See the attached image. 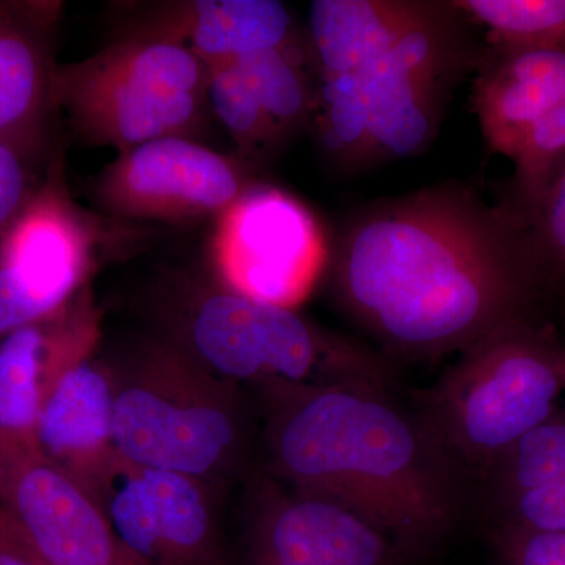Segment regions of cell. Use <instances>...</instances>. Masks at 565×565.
Wrapping results in <instances>:
<instances>
[{"label":"cell","instance_id":"cell-1","mask_svg":"<svg viewBox=\"0 0 565 565\" xmlns=\"http://www.w3.org/2000/svg\"><path fill=\"white\" fill-rule=\"evenodd\" d=\"M330 270L341 310L386 359L460 353L530 321L542 289L522 217L452 182L353 215Z\"/></svg>","mask_w":565,"mask_h":565},{"label":"cell","instance_id":"cell-2","mask_svg":"<svg viewBox=\"0 0 565 565\" xmlns=\"http://www.w3.org/2000/svg\"><path fill=\"white\" fill-rule=\"evenodd\" d=\"M270 475L343 505L399 550L437 544L463 511L465 475L393 390L345 384L263 394Z\"/></svg>","mask_w":565,"mask_h":565},{"label":"cell","instance_id":"cell-3","mask_svg":"<svg viewBox=\"0 0 565 565\" xmlns=\"http://www.w3.org/2000/svg\"><path fill=\"white\" fill-rule=\"evenodd\" d=\"M163 340L207 373L263 394L363 382L394 390L384 353L330 332L294 308L259 302L214 277L173 275L158 294Z\"/></svg>","mask_w":565,"mask_h":565},{"label":"cell","instance_id":"cell-4","mask_svg":"<svg viewBox=\"0 0 565 565\" xmlns=\"http://www.w3.org/2000/svg\"><path fill=\"white\" fill-rule=\"evenodd\" d=\"M110 370L118 457L207 486L237 473L250 440L241 386L207 373L163 338Z\"/></svg>","mask_w":565,"mask_h":565},{"label":"cell","instance_id":"cell-5","mask_svg":"<svg viewBox=\"0 0 565 565\" xmlns=\"http://www.w3.org/2000/svg\"><path fill=\"white\" fill-rule=\"evenodd\" d=\"M565 392V351L531 321L457 353L418 397V412L467 478L482 476L545 422Z\"/></svg>","mask_w":565,"mask_h":565},{"label":"cell","instance_id":"cell-6","mask_svg":"<svg viewBox=\"0 0 565 565\" xmlns=\"http://www.w3.org/2000/svg\"><path fill=\"white\" fill-rule=\"evenodd\" d=\"M210 66L167 41L118 39L55 66L52 106L90 143L125 152L166 137L195 140L210 125Z\"/></svg>","mask_w":565,"mask_h":565},{"label":"cell","instance_id":"cell-7","mask_svg":"<svg viewBox=\"0 0 565 565\" xmlns=\"http://www.w3.org/2000/svg\"><path fill=\"white\" fill-rule=\"evenodd\" d=\"M463 14L435 2L384 54L352 71L367 115L364 166L419 154L440 128L446 96L470 61Z\"/></svg>","mask_w":565,"mask_h":565},{"label":"cell","instance_id":"cell-8","mask_svg":"<svg viewBox=\"0 0 565 565\" xmlns=\"http://www.w3.org/2000/svg\"><path fill=\"white\" fill-rule=\"evenodd\" d=\"M102 228L71 199L58 169L0 233V338L57 313L85 289Z\"/></svg>","mask_w":565,"mask_h":565},{"label":"cell","instance_id":"cell-9","mask_svg":"<svg viewBox=\"0 0 565 565\" xmlns=\"http://www.w3.org/2000/svg\"><path fill=\"white\" fill-rule=\"evenodd\" d=\"M212 277L259 302L294 308L313 288L326 243L310 211L288 193L255 182L215 222Z\"/></svg>","mask_w":565,"mask_h":565},{"label":"cell","instance_id":"cell-10","mask_svg":"<svg viewBox=\"0 0 565 565\" xmlns=\"http://www.w3.org/2000/svg\"><path fill=\"white\" fill-rule=\"evenodd\" d=\"M0 508L47 565H145L95 500L41 455L35 441L0 435Z\"/></svg>","mask_w":565,"mask_h":565},{"label":"cell","instance_id":"cell-11","mask_svg":"<svg viewBox=\"0 0 565 565\" xmlns=\"http://www.w3.org/2000/svg\"><path fill=\"white\" fill-rule=\"evenodd\" d=\"M255 181L250 166L185 137L141 143L106 167L96 182L99 204L131 221L215 218Z\"/></svg>","mask_w":565,"mask_h":565},{"label":"cell","instance_id":"cell-12","mask_svg":"<svg viewBox=\"0 0 565 565\" xmlns=\"http://www.w3.org/2000/svg\"><path fill=\"white\" fill-rule=\"evenodd\" d=\"M90 497L145 565H225L210 486L115 456Z\"/></svg>","mask_w":565,"mask_h":565},{"label":"cell","instance_id":"cell-13","mask_svg":"<svg viewBox=\"0 0 565 565\" xmlns=\"http://www.w3.org/2000/svg\"><path fill=\"white\" fill-rule=\"evenodd\" d=\"M253 504L256 565H393L401 550L343 505L259 481Z\"/></svg>","mask_w":565,"mask_h":565},{"label":"cell","instance_id":"cell-14","mask_svg":"<svg viewBox=\"0 0 565 565\" xmlns=\"http://www.w3.org/2000/svg\"><path fill=\"white\" fill-rule=\"evenodd\" d=\"M118 39L167 41L207 66L299 40L291 10L277 0L125 2Z\"/></svg>","mask_w":565,"mask_h":565},{"label":"cell","instance_id":"cell-15","mask_svg":"<svg viewBox=\"0 0 565 565\" xmlns=\"http://www.w3.org/2000/svg\"><path fill=\"white\" fill-rule=\"evenodd\" d=\"M87 289L57 313L0 338V435L35 441L47 393L63 373L95 353L102 329Z\"/></svg>","mask_w":565,"mask_h":565},{"label":"cell","instance_id":"cell-16","mask_svg":"<svg viewBox=\"0 0 565 565\" xmlns=\"http://www.w3.org/2000/svg\"><path fill=\"white\" fill-rule=\"evenodd\" d=\"M62 2L0 0V139L35 154L43 145L57 63Z\"/></svg>","mask_w":565,"mask_h":565},{"label":"cell","instance_id":"cell-17","mask_svg":"<svg viewBox=\"0 0 565 565\" xmlns=\"http://www.w3.org/2000/svg\"><path fill=\"white\" fill-rule=\"evenodd\" d=\"M114 375L95 353L61 375L44 399L35 445L92 494L115 459Z\"/></svg>","mask_w":565,"mask_h":565},{"label":"cell","instance_id":"cell-18","mask_svg":"<svg viewBox=\"0 0 565 565\" xmlns=\"http://www.w3.org/2000/svg\"><path fill=\"white\" fill-rule=\"evenodd\" d=\"M475 107L490 150L514 158L535 121L565 103V50H500L479 74Z\"/></svg>","mask_w":565,"mask_h":565},{"label":"cell","instance_id":"cell-19","mask_svg":"<svg viewBox=\"0 0 565 565\" xmlns=\"http://www.w3.org/2000/svg\"><path fill=\"white\" fill-rule=\"evenodd\" d=\"M433 6L401 0H315L308 17V44L319 77L352 73L374 61L424 20Z\"/></svg>","mask_w":565,"mask_h":565},{"label":"cell","instance_id":"cell-20","mask_svg":"<svg viewBox=\"0 0 565 565\" xmlns=\"http://www.w3.org/2000/svg\"><path fill=\"white\" fill-rule=\"evenodd\" d=\"M302 39L236 58L280 147L313 122L319 79Z\"/></svg>","mask_w":565,"mask_h":565},{"label":"cell","instance_id":"cell-21","mask_svg":"<svg viewBox=\"0 0 565 565\" xmlns=\"http://www.w3.org/2000/svg\"><path fill=\"white\" fill-rule=\"evenodd\" d=\"M463 17L486 25L500 50H565V0H459Z\"/></svg>","mask_w":565,"mask_h":565},{"label":"cell","instance_id":"cell-22","mask_svg":"<svg viewBox=\"0 0 565 565\" xmlns=\"http://www.w3.org/2000/svg\"><path fill=\"white\" fill-rule=\"evenodd\" d=\"M484 481L494 504L526 490L565 482V407H557L526 434Z\"/></svg>","mask_w":565,"mask_h":565},{"label":"cell","instance_id":"cell-23","mask_svg":"<svg viewBox=\"0 0 565 565\" xmlns=\"http://www.w3.org/2000/svg\"><path fill=\"white\" fill-rule=\"evenodd\" d=\"M207 102L212 117L222 122L245 159L262 161L280 148L236 62L210 66Z\"/></svg>","mask_w":565,"mask_h":565},{"label":"cell","instance_id":"cell-24","mask_svg":"<svg viewBox=\"0 0 565 565\" xmlns=\"http://www.w3.org/2000/svg\"><path fill=\"white\" fill-rule=\"evenodd\" d=\"M511 161L519 202L512 210L523 218L565 166V103L531 126Z\"/></svg>","mask_w":565,"mask_h":565},{"label":"cell","instance_id":"cell-25","mask_svg":"<svg viewBox=\"0 0 565 565\" xmlns=\"http://www.w3.org/2000/svg\"><path fill=\"white\" fill-rule=\"evenodd\" d=\"M523 223L542 289L565 292V166Z\"/></svg>","mask_w":565,"mask_h":565},{"label":"cell","instance_id":"cell-26","mask_svg":"<svg viewBox=\"0 0 565 565\" xmlns=\"http://www.w3.org/2000/svg\"><path fill=\"white\" fill-rule=\"evenodd\" d=\"M498 525L565 534V482L539 487L494 504Z\"/></svg>","mask_w":565,"mask_h":565},{"label":"cell","instance_id":"cell-27","mask_svg":"<svg viewBox=\"0 0 565 565\" xmlns=\"http://www.w3.org/2000/svg\"><path fill=\"white\" fill-rule=\"evenodd\" d=\"M492 544L500 565H565V534L497 525Z\"/></svg>","mask_w":565,"mask_h":565},{"label":"cell","instance_id":"cell-28","mask_svg":"<svg viewBox=\"0 0 565 565\" xmlns=\"http://www.w3.org/2000/svg\"><path fill=\"white\" fill-rule=\"evenodd\" d=\"M32 152L0 139V233L14 221L36 185L31 181Z\"/></svg>","mask_w":565,"mask_h":565},{"label":"cell","instance_id":"cell-29","mask_svg":"<svg viewBox=\"0 0 565 565\" xmlns=\"http://www.w3.org/2000/svg\"><path fill=\"white\" fill-rule=\"evenodd\" d=\"M0 565H47L32 552L0 508Z\"/></svg>","mask_w":565,"mask_h":565}]
</instances>
